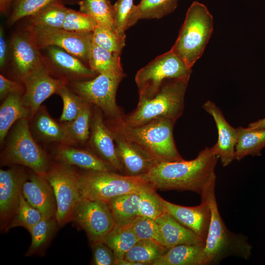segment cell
<instances>
[{
    "label": "cell",
    "instance_id": "obj_47",
    "mask_svg": "<svg viewBox=\"0 0 265 265\" xmlns=\"http://www.w3.org/2000/svg\"><path fill=\"white\" fill-rule=\"evenodd\" d=\"M6 58V43L4 38L2 28L0 29V66L2 68L5 65Z\"/></svg>",
    "mask_w": 265,
    "mask_h": 265
},
{
    "label": "cell",
    "instance_id": "obj_1",
    "mask_svg": "<svg viewBox=\"0 0 265 265\" xmlns=\"http://www.w3.org/2000/svg\"><path fill=\"white\" fill-rule=\"evenodd\" d=\"M218 159L213 147H207L192 160L157 162L143 176L156 189L191 191L201 195L216 175Z\"/></svg>",
    "mask_w": 265,
    "mask_h": 265
},
{
    "label": "cell",
    "instance_id": "obj_21",
    "mask_svg": "<svg viewBox=\"0 0 265 265\" xmlns=\"http://www.w3.org/2000/svg\"><path fill=\"white\" fill-rule=\"evenodd\" d=\"M53 158L57 161L76 166L84 170L116 171L110 164L92 151L73 146L59 144L54 151Z\"/></svg>",
    "mask_w": 265,
    "mask_h": 265
},
{
    "label": "cell",
    "instance_id": "obj_16",
    "mask_svg": "<svg viewBox=\"0 0 265 265\" xmlns=\"http://www.w3.org/2000/svg\"><path fill=\"white\" fill-rule=\"evenodd\" d=\"M161 200L164 212L191 230L205 243L211 219V211L207 201L201 199L200 205L186 207L170 202L162 197Z\"/></svg>",
    "mask_w": 265,
    "mask_h": 265
},
{
    "label": "cell",
    "instance_id": "obj_24",
    "mask_svg": "<svg viewBox=\"0 0 265 265\" xmlns=\"http://www.w3.org/2000/svg\"><path fill=\"white\" fill-rule=\"evenodd\" d=\"M23 94L12 93L8 95L0 106V143L3 144L13 125L19 120H31L29 109L24 104Z\"/></svg>",
    "mask_w": 265,
    "mask_h": 265
},
{
    "label": "cell",
    "instance_id": "obj_49",
    "mask_svg": "<svg viewBox=\"0 0 265 265\" xmlns=\"http://www.w3.org/2000/svg\"><path fill=\"white\" fill-rule=\"evenodd\" d=\"M12 0H0V9L1 12H5L8 8Z\"/></svg>",
    "mask_w": 265,
    "mask_h": 265
},
{
    "label": "cell",
    "instance_id": "obj_30",
    "mask_svg": "<svg viewBox=\"0 0 265 265\" xmlns=\"http://www.w3.org/2000/svg\"><path fill=\"white\" fill-rule=\"evenodd\" d=\"M57 228L59 227L55 217H43L29 232L31 241L25 256L42 255L49 246Z\"/></svg>",
    "mask_w": 265,
    "mask_h": 265
},
{
    "label": "cell",
    "instance_id": "obj_40",
    "mask_svg": "<svg viewBox=\"0 0 265 265\" xmlns=\"http://www.w3.org/2000/svg\"><path fill=\"white\" fill-rule=\"evenodd\" d=\"M131 224L139 240H151L166 248L161 237L159 226L155 220L145 216H138Z\"/></svg>",
    "mask_w": 265,
    "mask_h": 265
},
{
    "label": "cell",
    "instance_id": "obj_31",
    "mask_svg": "<svg viewBox=\"0 0 265 265\" xmlns=\"http://www.w3.org/2000/svg\"><path fill=\"white\" fill-rule=\"evenodd\" d=\"M138 240L131 223L125 225L115 224L104 241L113 251L116 260L124 258Z\"/></svg>",
    "mask_w": 265,
    "mask_h": 265
},
{
    "label": "cell",
    "instance_id": "obj_15",
    "mask_svg": "<svg viewBox=\"0 0 265 265\" xmlns=\"http://www.w3.org/2000/svg\"><path fill=\"white\" fill-rule=\"evenodd\" d=\"M102 112L96 106L92 109L88 141L91 151L108 162L116 171L124 173V167L117 155L112 132L104 121Z\"/></svg>",
    "mask_w": 265,
    "mask_h": 265
},
{
    "label": "cell",
    "instance_id": "obj_19",
    "mask_svg": "<svg viewBox=\"0 0 265 265\" xmlns=\"http://www.w3.org/2000/svg\"><path fill=\"white\" fill-rule=\"evenodd\" d=\"M202 106L212 117L217 127L218 139L212 147L222 165L228 166L235 159L237 129L228 123L221 109L213 102L207 101Z\"/></svg>",
    "mask_w": 265,
    "mask_h": 265
},
{
    "label": "cell",
    "instance_id": "obj_51",
    "mask_svg": "<svg viewBox=\"0 0 265 265\" xmlns=\"http://www.w3.org/2000/svg\"></svg>",
    "mask_w": 265,
    "mask_h": 265
},
{
    "label": "cell",
    "instance_id": "obj_41",
    "mask_svg": "<svg viewBox=\"0 0 265 265\" xmlns=\"http://www.w3.org/2000/svg\"><path fill=\"white\" fill-rule=\"evenodd\" d=\"M63 102V109L59 118L61 122H69L80 113L85 102L80 97L66 86L62 87L57 93Z\"/></svg>",
    "mask_w": 265,
    "mask_h": 265
},
{
    "label": "cell",
    "instance_id": "obj_46",
    "mask_svg": "<svg viewBox=\"0 0 265 265\" xmlns=\"http://www.w3.org/2000/svg\"><path fill=\"white\" fill-rule=\"evenodd\" d=\"M23 86L19 82L10 80L3 75H0V99L3 101L12 93L24 94Z\"/></svg>",
    "mask_w": 265,
    "mask_h": 265
},
{
    "label": "cell",
    "instance_id": "obj_2",
    "mask_svg": "<svg viewBox=\"0 0 265 265\" xmlns=\"http://www.w3.org/2000/svg\"><path fill=\"white\" fill-rule=\"evenodd\" d=\"M216 179V175L212 178L200 195L209 203L211 211L202 265H218L231 256L248 260L251 256L252 246L247 237L229 230L221 216L215 196Z\"/></svg>",
    "mask_w": 265,
    "mask_h": 265
},
{
    "label": "cell",
    "instance_id": "obj_13",
    "mask_svg": "<svg viewBox=\"0 0 265 265\" xmlns=\"http://www.w3.org/2000/svg\"><path fill=\"white\" fill-rule=\"evenodd\" d=\"M22 81L25 87L23 101L31 112V119L43 102L53 94H57L68 83L63 79L53 78L45 65L27 75Z\"/></svg>",
    "mask_w": 265,
    "mask_h": 265
},
{
    "label": "cell",
    "instance_id": "obj_28",
    "mask_svg": "<svg viewBox=\"0 0 265 265\" xmlns=\"http://www.w3.org/2000/svg\"><path fill=\"white\" fill-rule=\"evenodd\" d=\"M140 196L132 193L115 197L106 203L113 215L115 224L125 225L132 223L138 216Z\"/></svg>",
    "mask_w": 265,
    "mask_h": 265
},
{
    "label": "cell",
    "instance_id": "obj_45",
    "mask_svg": "<svg viewBox=\"0 0 265 265\" xmlns=\"http://www.w3.org/2000/svg\"><path fill=\"white\" fill-rule=\"evenodd\" d=\"M90 245L92 265H115L116 258L114 252L104 241L95 242Z\"/></svg>",
    "mask_w": 265,
    "mask_h": 265
},
{
    "label": "cell",
    "instance_id": "obj_14",
    "mask_svg": "<svg viewBox=\"0 0 265 265\" xmlns=\"http://www.w3.org/2000/svg\"><path fill=\"white\" fill-rule=\"evenodd\" d=\"M29 173L18 165L0 169V227L5 230L20 201L23 183Z\"/></svg>",
    "mask_w": 265,
    "mask_h": 265
},
{
    "label": "cell",
    "instance_id": "obj_3",
    "mask_svg": "<svg viewBox=\"0 0 265 265\" xmlns=\"http://www.w3.org/2000/svg\"><path fill=\"white\" fill-rule=\"evenodd\" d=\"M106 122L115 127L126 139L137 145L157 162L180 161L184 159L178 151L173 137L176 122L165 119L152 120L132 126L122 117Z\"/></svg>",
    "mask_w": 265,
    "mask_h": 265
},
{
    "label": "cell",
    "instance_id": "obj_42",
    "mask_svg": "<svg viewBox=\"0 0 265 265\" xmlns=\"http://www.w3.org/2000/svg\"><path fill=\"white\" fill-rule=\"evenodd\" d=\"M97 26L88 15L68 8L62 28L76 32H92Z\"/></svg>",
    "mask_w": 265,
    "mask_h": 265
},
{
    "label": "cell",
    "instance_id": "obj_32",
    "mask_svg": "<svg viewBox=\"0 0 265 265\" xmlns=\"http://www.w3.org/2000/svg\"><path fill=\"white\" fill-rule=\"evenodd\" d=\"M88 63L89 68L97 74L124 72L120 54L111 53L93 43Z\"/></svg>",
    "mask_w": 265,
    "mask_h": 265
},
{
    "label": "cell",
    "instance_id": "obj_12",
    "mask_svg": "<svg viewBox=\"0 0 265 265\" xmlns=\"http://www.w3.org/2000/svg\"><path fill=\"white\" fill-rule=\"evenodd\" d=\"M72 221L85 231L90 245L104 241L115 225L106 203L84 199L77 205Z\"/></svg>",
    "mask_w": 265,
    "mask_h": 265
},
{
    "label": "cell",
    "instance_id": "obj_5",
    "mask_svg": "<svg viewBox=\"0 0 265 265\" xmlns=\"http://www.w3.org/2000/svg\"><path fill=\"white\" fill-rule=\"evenodd\" d=\"M29 124L28 120L22 119L12 127L4 142L5 144L0 154V164L22 165L44 175L53 162L49 155L34 139Z\"/></svg>",
    "mask_w": 265,
    "mask_h": 265
},
{
    "label": "cell",
    "instance_id": "obj_23",
    "mask_svg": "<svg viewBox=\"0 0 265 265\" xmlns=\"http://www.w3.org/2000/svg\"><path fill=\"white\" fill-rule=\"evenodd\" d=\"M155 220L159 226L164 246L167 249L180 244L205 243L191 230L166 212Z\"/></svg>",
    "mask_w": 265,
    "mask_h": 265
},
{
    "label": "cell",
    "instance_id": "obj_48",
    "mask_svg": "<svg viewBox=\"0 0 265 265\" xmlns=\"http://www.w3.org/2000/svg\"><path fill=\"white\" fill-rule=\"evenodd\" d=\"M247 128L252 130L265 128V118L250 123Z\"/></svg>",
    "mask_w": 265,
    "mask_h": 265
},
{
    "label": "cell",
    "instance_id": "obj_38",
    "mask_svg": "<svg viewBox=\"0 0 265 265\" xmlns=\"http://www.w3.org/2000/svg\"><path fill=\"white\" fill-rule=\"evenodd\" d=\"M139 216L156 220L164 213L161 197L150 184L142 188L139 193Z\"/></svg>",
    "mask_w": 265,
    "mask_h": 265
},
{
    "label": "cell",
    "instance_id": "obj_39",
    "mask_svg": "<svg viewBox=\"0 0 265 265\" xmlns=\"http://www.w3.org/2000/svg\"><path fill=\"white\" fill-rule=\"evenodd\" d=\"M126 36L115 30L97 26L92 32L93 43L113 53L121 54L125 45Z\"/></svg>",
    "mask_w": 265,
    "mask_h": 265
},
{
    "label": "cell",
    "instance_id": "obj_10",
    "mask_svg": "<svg viewBox=\"0 0 265 265\" xmlns=\"http://www.w3.org/2000/svg\"><path fill=\"white\" fill-rule=\"evenodd\" d=\"M125 76L124 72L101 73L90 80L73 81L71 86L74 92L98 106L109 119H115L123 116L116 103V95Z\"/></svg>",
    "mask_w": 265,
    "mask_h": 265
},
{
    "label": "cell",
    "instance_id": "obj_36",
    "mask_svg": "<svg viewBox=\"0 0 265 265\" xmlns=\"http://www.w3.org/2000/svg\"><path fill=\"white\" fill-rule=\"evenodd\" d=\"M91 104L85 101L80 113L73 121L65 123L74 145L83 144L88 141L92 114Z\"/></svg>",
    "mask_w": 265,
    "mask_h": 265
},
{
    "label": "cell",
    "instance_id": "obj_33",
    "mask_svg": "<svg viewBox=\"0 0 265 265\" xmlns=\"http://www.w3.org/2000/svg\"><path fill=\"white\" fill-rule=\"evenodd\" d=\"M167 249L153 241L139 240L126 253L124 258L137 265H153Z\"/></svg>",
    "mask_w": 265,
    "mask_h": 265
},
{
    "label": "cell",
    "instance_id": "obj_27",
    "mask_svg": "<svg viewBox=\"0 0 265 265\" xmlns=\"http://www.w3.org/2000/svg\"><path fill=\"white\" fill-rule=\"evenodd\" d=\"M237 129L235 159L239 161L249 155L260 156L265 147V128L252 130L239 127Z\"/></svg>",
    "mask_w": 265,
    "mask_h": 265
},
{
    "label": "cell",
    "instance_id": "obj_50",
    "mask_svg": "<svg viewBox=\"0 0 265 265\" xmlns=\"http://www.w3.org/2000/svg\"><path fill=\"white\" fill-rule=\"evenodd\" d=\"M115 265H137V264L135 263L127 260L125 258H123L121 259L116 260L115 261Z\"/></svg>",
    "mask_w": 265,
    "mask_h": 265
},
{
    "label": "cell",
    "instance_id": "obj_9",
    "mask_svg": "<svg viewBox=\"0 0 265 265\" xmlns=\"http://www.w3.org/2000/svg\"><path fill=\"white\" fill-rule=\"evenodd\" d=\"M191 73V68L170 50L156 57L137 72L135 81L139 97H151L166 80L190 77Z\"/></svg>",
    "mask_w": 265,
    "mask_h": 265
},
{
    "label": "cell",
    "instance_id": "obj_4",
    "mask_svg": "<svg viewBox=\"0 0 265 265\" xmlns=\"http://www.w3.org/2000/svg\"><path fill=\"white\" fill-rule=\"evenodd\" d=\"M189 78L167 80L153 96L139 97L135 110L129 115L122 116L123 120L132 126L159 119L176 122L183 113L185 96Z\"/></svg>",
    "mask_w": 265,
    "mask_h": 265
},
{
    "label": "cell",
    "instance_id": "obj_25",
    "mask_svg": "<svg viewBox=\"0 0 265 265\" xmlns=\"http://www.w3.org/2000/svg\"><path fill=\"white\" fill-rule=\"evenodd\" d=\"M205 244H180L167 249L153 265H202Z\"/></svg>",
    "mask_w": 265,
    "mask_h": 265
},
{
    "label": "cell",
    "instance_id": "obj_7",
    "mask_svg": "<svg viewBox=\"0 0 265 265\" xmlns=\"http://www.w3.org/2000/svg\"><path fill=\"white\" fill-rule=\"evenodd\" d=\"M78 173L81 199L107 203L121 195L139 194L149 184L143 176L121 175L114 171L84 170Z\"/></svg>",
    "mask_w": 265,
    "mask_h": 265
},
{
    "label": "cell",
    "instance_id": "obj_8",
    "mask_svg": "<svg viewBox=\"0 0 265 265\" xmlns=\"http://www.w3.org/2000/svg\"><path fill=\"white\" fill-rule=\"evenodd\" d=\"M43 176L53 189L57 208L55 218L61 228L72 221L75 209L81 200L79 173L73 166L57 161L52 163Z\"/></svg>",
    "mask_w": 265,
    "mask_h": 265
},
{
    "label": "cell",
    "instance_id": "obj_35",
    "mask_svg": "<svg viewBox=\"0 0 265 265\" xmlns=\"http://www.w3.org/2000/svg\"><path fill=\"white\" fill-rule=\"evenodd\" d=\"M68 8L57 0L31 16L32 26L62 28Z\"/></svg>",
    "mask_w": 265,
    "mask_h": 265
},
{
    "label": "cell",
    "instance_id": "obj_26",
    "mask_svg": "<svg viewBox=\"0 0 265 265\" xmlns=\"http://www.w3.org/2000/svg\"><path fill=\"white\" fill-rule=\"evenodd\" d=\"M47 48L53 63L68 77L77 79L96 76L97 74L84 65L77 56L56 46Z\"/></svg>",
    "mask_w": 265,
    "mask_h": 265
},
{
    "label": "cell",
    "instance_id": "obj_20",
    "mask_svg": "<svg viewBox=\"0 0 265 265\" xmlns=\"http://www.w3.org/2000/svg\"><path fill=\"white\" fill-rule=\"evenodd\" d=\"M13 60L22 80L32 72L45 65L39 49L30 35H16L11 40Z\"/></svg>",
    "mask_w": 265,
    "mask_h": 265
},
{
    "label": "cell",
    "instance_id": "obj_22",
    "mask_svg": "<svg viewBox=\"0 0 265 265\" xmlns=\"http://www.w3.org/2000/svg\"><path fill=\"white\" fill-rule=\"evenodd\" d=\"M31 121L35 134L41 141L74 145L65 123L52 118L44 105L40 106Z\"/></svg>",
    "mask_w": 265,
    "mask_h": 265
},
{
    "label": "cell",
    "instance_id": "obj_17",
    "mask_svg": "<svg viewBox=\"0 0 265 265\" xmlns=\"http://www.w3.org/2000/svg\"><path fill=\"white\" fill-rule=\"evenodd\" d=\"M106 123L112 132L117 155L124 167L125 175L138 176L146 174L157 161L124 137L112 125Z\"/></svg>",
    "mask_w": 265,
    "mask_h": 265
},
{
    "label": "cell",
    "instance_id": "obj_29",
    "mask_svg": "<svg viewBox=\"0 0 265 265\" xmlns=\"http://www.w3.org/2000/svg\"><path fill=\"white\" fill-rule=\"evenodd\" d=\"M178 0H141L135 6L128 28L143 19H159L173 12Z\"/></svg>",
    "mask_w": 265,
    "mask_h": 265
},
{
    "label": "cell",
    "instance_id": "obj_18",
    "mask_svg": "<svg viewBox=\"0 0 265 265\" xmlns=\"http://www.w3.org/2000/svg\"><path fill=\"white\" fill-rule=\"evenodd\" d=\"M22 192L26 201L43 217H55L57 208L53 190L43 175L30 170L23 183Z\"/></svg>",
    "mask_w": 265,
    "mask_h": 265
},
{
    "label": "cell",
    "instance_id": "obj_43",
    "mask_svg": "<svg viewBox=\"0 0 265 265\" xmlns=\"http://www.w3.org/2000/svg\"><path fill=\"white\" fill-rule=\"evenodd\" d=\"M58 0H15L9 23L12 24L20 19L32 16L49 4Z\"/></svg>",
    "mask_w": 265,
    "mask_h": 265
},
{
    "label": "cell",
    "instance_id": "obj_34",
    "mask_svg": "<svg viewBox=\"0 0 265 265\" xmlns=\"http://www.w3.org/2000/svg\"><path fill=\"white\" fill-rule=\"evenodd\" d=\"M79 5L80 11L90 16L97 26L115 30L112 5L109 0H82Z\"/></svg>",
    "mask_w": 265,
    "mask_h": 265
},
{
    "label": "cell",
    "instance_id": "obj_44",
    "mask_svg": "<svg viewBox=\"0 0 265 265\" xmlns=\"http://www.w3.org/2000/svg\"><path fill=\"white\" fill-rule=\"evenodd\" d=\"M135 6L133 0H117L112 5L114 29L120 35L126 36L125 32Z\"/></svg>",
    "mask_w": 265,
    "mask_h": 265
},
{
    "label": "cell",
    "instance_id": "obj_6",
    "mask_svg": "<svg viewBox=\"0 0 265 265\" xmlns=\"http://www.w3.org/2000/svg\"><path fill=\"white\" fill-rule=\"evenodd\" d=\"M213 26V17L206 5L197 1L193 2L170 50L192 68L203 54Z\"/></svg>",
    "mask_w": 265,
    "mask_h": 265
},
{
    "label": "cell",
    "instance_id": "obj_37",
    "mask_svg": "<svg viewBox=\"0 0 265 265\" xmlns=\"http://www.w3.org/2000/svg\"><path fill=\"white\" fill-rule=\"evenodd\" d=\"M43 217L42 214L26 201L22 193L18 206L5 231L7 232L13 228L22 227L29 232Z\"/></svg>",
    "mask_w": 265,
    "mask_h": 265
},
{
    "label": "cell",
    "instance_id": "obj_11",
    "mask_svg": "<svg viewBox=\"0 0 265 265\" xmlns=\"http://www.w3.org/2000/svg\"><path fill=\"white\" fill-rule=\"evenodd\" d=\"M27 30L39 49L56 46L88 62L93 43L92 32H76L32 25Z\"/></svg>",
    "mask_w": 265,
    "mask_h": 265
}]
</instances>
